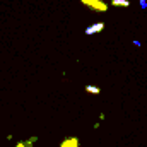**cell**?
<instances>
[{
	"label": "cell",
	"mask_w": 147,
	"mask_h": 147,
	"mask_svg": "<svg viewBox=\"0 0 147 147\" xmlns=\"http://www.w3.org/2000/svg\"><path fill=\"white\" fill-rule=\"evenodd\" d=\"M80 3L89 7L94 12H106L108 10V3L105 0H80Z\"/></svg>",
	"instance_id": "6da1fadb"
},
{
	"label": "cell",
	"mask_w": 147,
	"mask_h": 147,
	"mask_svg": "<svg viewBox=\"0 0 147 147\" xmlns=\"http://www.w3.org/2000/svg\"><path fill=\"white\" fill-rule=\"evenodd\" d=\"M105 29V22H96V24H92V26H89V28H86V34L87 36H92V34H96V33H101Z\"/></svg>",
	"instance_id": "7a4b0ae2"
},
{
	"label": "cell",
	"mask_w": 147,
	"mask_h": 147,
	"mask_svg": "<svg viewBox=\"0 0 147 147\" xmlns=\"http://www.w3.org/2000/svg\"><path fill=\"white\" fill-rule=\"evenodd\" d=\"M60 147H80V140L77 137H67L62 140Z\"/></svg>",
	"instance_id": "3957f363"
},
{
	"label": "cell",
	"mask_w": 147,
	"mask_h": 147,
	"mask_svg": "<svg viewBox=\"0 0 147 147\" xmlns=\"http://www.w3.org/2000/svg\"><path fill=\"white\" fill-rule=\"evenodd\" d=\"M111 5L113 7H128L130 2L128 0H111Z\"/></svg>",
	"instance_id": "277c9868"
},
{
	"label": "cell",
	"mask_w": 147,
	"mask_h": 147,
	"mask_svg": "<svg viewBox=\"0 0 147 147\" xmlns=\"http://www.w3.org/2000/svg\"><path fill=\"white\" fill-rule=\"evenodd\" d=\"M86 92H89V94H99L101 89L96 87V86H86Z\"/></svg>",
	"instance_id": "5b68a950"
},
{
	"label": "cell",
	"mask_w": 147,
	"mask_h": 147,
	"mask_svg": "<svg viewBox=\"0 0 147 147\" xmlns=\"http://www.w3.org/2000/svg\"><path fill=\"white\" fill-rule=\"evenodd\" d=\"M140 7H142V9H147V2L146 0H140Z\"/></svg>",
	"instance_id": "8992f818"
},
{
	"label": "cell",
	"mask_w": 147,
	"mask_h": 147,
	"mask_svg": "<svg viewBox=\"0 0 147 147\" xmlns=\"http://www.w3.org/2000/svg\"><path fill=\"white\" fill-rule=\"evenodd\" d=\"M16 147H26V144H24V142H17V144H16Z\"/></svg>",
	"instance_id": "52a82bcc"
}]
</instances>
